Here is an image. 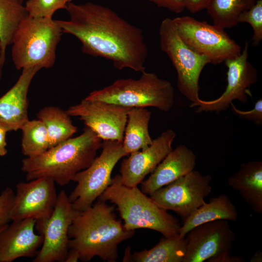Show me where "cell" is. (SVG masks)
<instances>
[{
    "mask_svg": "<svg viewBox=\"0 0 262 262\" xmlns=\"http://www.w3.org/2000/svg\"><path fill=\"white\" fill-rule=\"evenodd\" d=\"M66 10L69 19L56 21L63 33L78 39L83 53L108 59L118 70L145 71L148 48L142 30L97 3L71 2Z\"/></svg>",
    "mask_w": 262,
    "mask_h": 262,
    "instance_id": "cell-1",
    "label": "cell"
},
{
    "mask_svg": "<svg viewBox=\"0 0 262 262\" xmlns=\"http://www.w3.org/2000/svg\"><path fill=\"white\" fill-rule=\"evenodd\" d=\"M134 233L117 219L113 206L99 200L83 211H76L68 229V252L75 253L82 262L98 257L115 262L118 245Z\"/></svg>",
    "mask_w": 262,
    "mask_h": 262,
    "instance_id": "cell-2",
    "label": "cell"
},
{
    "mask_svg": "<svg viewBox=\"0 0 262 262\" xmlns=\"http://www.w3.org/2000/svg\"><path fill=\"white\" fill-rule=\"evenodd\" d=\"M102 140L85 127L80 135L59 143L40 155L24 158L21 170L26 174L27 181L47 177L64 186L72 181L77 173L91 164L101 148Z\"/></svg>",
    "mask_w": 262,
    "mask_h": 262,
    "instance_id": "cell-3",
    "label": "cell"
},
{
    "mask_svg": "<svg viewBox=\"0 0 262 262\" xmlns=\"http://www.w3.org/2000/svg\"><path fill=\"white\" fill-rule=\"evenodd\" d=\"M98 198L116 206L127 230L149 229L164 237L179 234L181 227L179 220L159 207L137 186L124 185L119 174L112 179L110 184Z\"/></svg>",
    "mask_w": 262,
    "mask_h": 262,
    "instance_id": "cell-4",
    "label": "cell"
},
{
    "mask_svg": "<svg viewBox=\"0 0 262 262\" xmlns=\"http://www.w3.org/2000/svg\"><path fill=\"white\" fill-rule=\"evenodd\" d=\"M63 33L56 20L28 15L19 25L11 44L12 59L16 68L41 69L53 66Z\"/></svg>",
    "mask_w": 262,
    "mask_h": 262,
    "instance_id": "cell-5",
    "label": "cell"
},
{
    "mask_svg": "<svg viewBox=\"0 0 262 262\" xmlns=\"http://www.w3.org/2000/svg\"><path fill=\"white\" fill-rule=\"evenodd\" d=\"M174 89L168 81L154 73H142L138 79H120L91 92L85 98L128 107L156 108L168 112L174 103Z\"/></svg>",
    "mask_w": 262,
    "mask_h": 262,
    "instance_id": "cell-6",
    "label": "cell"
},
{
    "mask_svg": "<svg viewBox=\"0 0 262 262\" xmlns=\"http://www.w3.org/2000/svg\"><path fill=\"white\" fill-rule=\"evenodd\" d=\"M161 50L170 60L177 74V87L189 101L191 108L198 103L199 79L204 67L210 63L205 57L190 49L180 37L173 19L163 20L159 29Z\"/></svg>",
    "mask_w": 262,
    "mask_h": 262,
    "instance_id": "cell-7",
    "label": "cell"
},
{
    "mask_svg": "<svg viewBox=\"0 0 262 262\" xmlns=\"http://www.w3.org/2000/svg\"><path fill=\"white\" fill-rule=\"evenodd\" d=\"M101 148L100 154L72 179L77 184L68 198L75 211H83L93 205L110 184L111 174L116 164L128 155L122 142L103 140Z\"/></svg>",
    "mask_w": 262,
    "mask_h": 262,
    "instance_id": "cell-8",
    "label": "cell"
},
{
    "mask_svg": "<svg viewBox=\"0 0 262 262\" xmlns=\"http://www.w3.org/2000/svg\"><path fill=\"white\" fill-rule=\"evenodd\" d=\"M172 19L182 41L196 53L207 58L211 64H219L241 53L239 44L218 25L188 16Z\"/></svg>",
    "mask_w": 262,
    "mask_h": 262,
    "instance_id": "cell-9",
    "label": "cell"
},
{
    "mask_svg": "<svg viewBox=\"0 0 262 262\" xmlns=\"http://www.w3.org/2000/svg\"><path fill=\"white\" fill-rule=\"evenodd\" d=\"M212 177L193 170L155 191L151 199L161 208L178 214L183 220L205 201L212 191Z\"/></svg>",
    "mask_w": 262,
    "mask_h": 262,
    "instance_id": "cell-10",
    "label": "cell"
},
{
    "mask_svg": "<svg viewBox=\"0 0 262 262\" xmlns=\"http://www.w3.org/2000/svg\"><path fill=\"white\" fill-rule=\"evenodd\" d=\"M75 213L68 196L62 190L51 216L36 222L35 227L44 240L33 262H65L68 252V229Z\"/></svg>",
    "mask_w": 262,
    "mask_h": 262,
    "instance_id": "cell-11",
    "label": "cell"
},
{
    "mask_svg": "<svg viewBox=\"0 0 262 262\" xmlns=\"http://www.w3.org/2000/svg\"><path fill=\"white\" fill-rule=\"evenodd\" d=\"M130 108L85 98L66 111L70 116L78 117L102 140L122 143Z\"/></svg>",
    "mask_w": 262,
    "mask_h": 262,
    "instance_id": "cell-12",
    "label": "cell"
},
{
    "mask_svg": "<svg viewBox=\"0 0 262 262\" xmlns=\"http://www.w3.org/2000/svg\"><path fill=\"white\" fill-rule=\"evenodd\" d=\"M249 44L246 42L244 49L238 56L227 60V85L225 91L217 98L211 100L200 99L193 107L195 112L220 113L227 110L234 100L246 103L251 96L249 88L257 81L256 69L248 60Z\"/></svg>",
    "mask_w": 262,
    "mask_h": 262,
    "instance_id": "cell-13",
    "label": "cell"
},
{
    "mask_svg": "<svg viewBox=\"0 0 262 262\" xmlns=\"http://www.w3.org/2000/svg\"><path fill=\"white\" fill-rule=\"evenodd\" d=\"M185 239L183 262H208L231 253L235 234L229 221L217 220L195 227L187 232Z\"/></svg>",
    "mask_w": 262,
    "mask_h": 262,
    "instance_id": "cell-14",
    "label": "cell"
},
{
    "mask_svg": "<svg viewBox=\"0 0 262 262\" xmlns=\"http://www.w3.org/2000/svg\"><path fill=\"white\" fill-rule=\"evenodd\" d=\"M55 183L47 177L17 183L10 212L11 220L30 218L38 222L49 218L57 199Z\"/></svg>",
    "mask_w": 262,
    "mask_h": 262,
    "instance_id": "cell-15",
    "label": "cell"
},
{
    "mask_svg": "<svg viewBox=\"0 0 262 262\" xmlns=\"http://www.w3.org/2000/svg\"><path fill=\"white\" fill-rule=\"evenodd\" d=\"M176 136L173 130H167L153 140L147 147L132 152L123 159L120 168L121 182L128 187L137 186L173 149Z\"/></svg>",
    "mask_w": 262,
    "mask_h": 262,
    "instance_id": "cell-16",
    "label": "cell"
},
{
    "mask_svg": "<svg viewBox=\"0 0 262 262\" xmlns=\"http://www.w3.org/2000/svg\"><path fill=\"white\" fill-rule=\"evenodd\" d=\"M36 221H12L0 233V262H12L21 257H34L44 237L34 232Z\"/></svg>",
    "mask_w": 262,
    "mask_h": 262,
    "instance_id": "cell-17",
    "label": "cell"
},
{
    "mask_svg": "<svg viewBox=\"0 0 262 262\" xmlns=\"http://www.w3.org/2000/svg\"><path fill=\"white\" fill-rule=\"evenodd\" d=\"M38 67L24 68L15 84L0 98V127L7 132L20 130L28 120V93Z\"/></svg>",
    "mask_w": 262,
    "mask_h": 262,
    "instance_id": "cell-18",
    "label": "cell"
},
{
    "mask_svg": "<svg viewBox=\"0 0 262 262\" xmlns=\"http://www.w3.org/2000/svg\"><path fill=\"white\" fill-rule=\"evenodd\" d=\"M196 156L184 145L172 149L158 165L146 180L141 182V191L150 195L194 170Z\"/></svg>",
    "mask_w": 262,
    "mask_h": 262,
    "instance_id": "cell-19",
    "label": "cell"
},
{
    "mask_svg": "<svg viewBox=\"0 0 262 262\" xmlns=\"http://www.w3.org/2000/svg\"><path fill=\"white\" fill-rule=\"evenodd\" d=\"M228 185L237 191L254 212L262 213V162L242 163L228 180Z\"/></svg>",
    "mask_w": 262,
    "mask_h": 262,
    "instance_id": "cell-20",
    "label": "cell"
},
{
    "mask_svg": "<svg viewBox=\"0 0 262 262\" xmlns=\"http://www.w3.org/2000/svg\"><path fill=\"white\" fill-rule=\"evenodd\" d=\"M238 217L234 205L227 195L222 194L205 202L183 220L179 234L185 237L189 230L201 224L217 220L235 221Z\"/></svg>",
    "mask_w": 262,
    "mask_h": 262,
    "instance_id": "cell-21",
    "label": "cell"
},
{
    "mask_svg": "<svg viewBox=\"0 0 262 262\" xmlns=\"http://www.w3.org/2000/svg\"><path fill=\"white\" fill-rule=\"evenodd\" d=\"M186 243L185 237L179 234L161 239L159 243L149 249L135 251L132 255L127 248L123 262H183Z\"/></svg>",
    "mask_w": 262,
    "mask_h": 262,
    "instance_id": "cell-22",
    "label": "cell"
},
{
    "mask_svg": "<svg viewBox=\"0 0 262 262\" xmlns=\"http://www.w3.org/2000/svg\"><path fill=\"white\" fill-rule=\"evenodd\" d=\"M151 113L144 107H131L128 112L122 146L129 155L144 149L153 141L148 131Z\"/></svg>",
    "mask_w": 262,
    "mask_h": 262,
    "instance_id": "cell-23",
    "label": "cell"
},
{
    "mask_svg": "<svg viewBox=\"0 0 262 262\" xmlns=\"http://www.w3.org/2000/svg\"><path fill=\"white\" fill-rule=\"evenodd\" d=\"M37 117L46 129L49 148L71 138L78 131L66 111L58 107H45L38 112Z\"/></svg>",
    "mask_w": 262,
    "mask_h": 262,
    "instance_id": "cell-24",
    "label": "cell"
},
{
    "mask_svg": "<svg viewBox=\"0 0 262 262\" xmlns=\"http://www.w3.org/2000/svg\"><path fill=\"white\" fill-rule=\"evenodd\" d=\"M257 0H212L206 9L214 24L223 29L236 26L238 18L253 6Z\"/></svg>",
    "mask_w": 262,
    "mask_h": 262,
    "instance_id": "cell-25",
    "label": "cell"
},
{
    "mask_svg": "<svg viewBox=\"0 0 262 262\" xmlns=\"http://www.w3.org/2000/svg\"><path fill=\"white\" fill-rule=\"evenodd\" d=\"M28 16L23 0H0V40L5 52L19 25Z\"/></svg>",
    "mask_w": 262,
    "mask_h": 262,
    "instance_id": "cell-26",
    "label": "cell"
},
{
    "mask_svg": "<svg viewBox=\"0 0 262 262\" xmlns=\"http://www.w3.org/2000/svg\"><path fill=\"white\" fill-rule=\"evenodd\" d=\"M22 153L26 157L40 155L49 148L46 129L39 119L28 120L21 127Z\"/></svg>",
    "mask_w": 262,
    "mask_h": 262,
    "instance_id": "cell-27",
    "label": "cell"
},
{
    "mask_svg": "<svg viewBox=\"0 0 262 262\" xmlns=\"http://www.w3.org/2000/svg\"><path fill=\"white\" fill-rule=\"evenodd\" d=\"M73 0H27L25 7L30 16L52 18L54 13L66 9Z\"/></svg>",
    "mask_w": 262,
    "mask_h": 262,
    "instance_id": "cell-28",
    "label": "cell"
},
{
    "mask_svg": "<svg viewBox=\"0 0 262 262\" xmlns=\"http://www.w3.org/2000/svg\"><path fill=\"white\" fill-rule=\"evenodd\" d=\"M238 23H247L253 30L252 43L256 47L262 40V0H257L250 9L243 12L238 18Z\"/></svg>",
    "mask_w": 262,
    "mask_h": 262,
    "instance_id": "cell-29",
    "label": "cell"
},
{
    "mask_svg": "<svg viewBox=\"0 0 262 262\" xmlns=\"http://www.w3.org/2000/svg\"><path fill=\"white\" fill-rule=\"evenodd\" d=\"M15 196L12 188L7 187L0 194V229L11 221L10 212Z\"/></svg>",
    "mask_w": 262,
    "mask_h": 262,
    "instance_id": "cell-30",
    "label": "cell"
},
{
    "mask_svg": "<svg viewBox=\"0 0 262 262\" xmlns=\"http://www.w3.org/2000/svg\"><path fill=\"white\" fill-rule=\"evenodd\" d=\"M232 112L238 116L251 121L258 126L262 124V99L259 98L250 110L242 111L237 108L232 102L230 104Z\"/></svg>",
    "mask_w": 262,
    "mask_h": 262,
    "instance_id": "cell-31",
    "label": "cell"
},
{
    "mask_svg": "<svg viewBox=\"0 0 262 262\" xmlns=\"http://www.w3.org/2000/svg\"><path fill=\"white\" fill-rule=\"evenodd\" d=\"M158 7L167 9L169 11L179 14L185 9L181 0H149Z\"/></svg>",
    "mask_w": 262,
    "mask_h": 262,
    "instance_id": "cell-32",
    "label": "cell"
},
{
    "mask_svg": "<svg viewBox=\"0 0 262 262\" xmlns=\"http://www.w3.org/2000/svg\"><path fill=\"white\" fill-rule=\"evenodd\" d=\"M185 9L192 13L206 9L212 0H181Z\"/></svg>",
    "mask_w": 262,
    "mask_h": 262,
    "instance_id": "cell-33",
    "label": "cell"
},
{
    "mask_svg": "<svg viewBox=\"0 0 262 262\" xmlns=\"http://www.w3.org/2000/svg\"><path fill=\"white\" fill-rule=\"evenodd\" d=\"M244 259L241 256H232L230 253L210 260L208 262H244Z\"/></svg>",
    "mask_w": 262,
    "mask_h": 262,
    "instance_id": "cell-34",
    "label": "cell"
},
{
    "mask_svg": "<svg viewBox=\"0 0 262 262\" xmlns=\"http://www.w3.org/2000/svg\"><path fill=\"white\" fill-rule=\"evenodd\" d=\"M7 131L0 127V156H4L7 153L6 136Z\"/></svg>",
    "mask_w": 262,
    "mask_h": 262,
    "instance_id": "cell-35",
    "label": "cell"
},
{
    "mask_svg": "<svg viewBox=\"0 0 262 262\" xmlns=\"http://www.w3.org/2000/svg\"><path fill=\"white\" fill-rule=\"evenodd\" d=\"M6 52H5L2 47L0 40V79H1L3 75V68L5 62Z\"/></svg>",
    "mask_w": 262,
    "mask_h": 262,
    "instance_id": "cell-36",
    "label": "cell"
},
{
    "mask_svg": "<svg viewBox=\"0 0 262 262\" xmlns=\"http://www.w3.org/2000/svg\"><path fill=\"white\" fill-rule=\"evenodd\" d=\"M250 262H262V252L260 250H257L251 257Z\"/></svg>",
    "mask_w": 262,
    "mask_h": 262,
    "instance_id": "cell-37",
    "label": "cell"
},
{
    "mask_svg": "<svg viewBox=\"0 0 262 262\" xmlns=\"http://www.w3.org/2000/svg\"><path fill=\"white\" fill-rule=\"evenodd\" d=\"M6 225L5 226H4V227H2V228L0 229V232H1V231H2V230H3V229L7 226V225Z\"/></svg>",
    "mask_w": 262,
    "mask_h": 262,
    "instance_id": "cell-38",
    "label": "cell"
}]
</instances>
